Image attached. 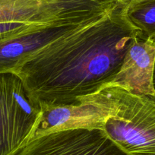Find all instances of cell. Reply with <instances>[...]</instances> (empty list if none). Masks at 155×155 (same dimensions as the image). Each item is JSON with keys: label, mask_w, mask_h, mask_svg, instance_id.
I'll return each instance as SVG.
<instances>
[{"label": "cell", "mask_w": 155, "mask_h": 155, "mask_svg": "<svg viewBox=\"0 0 155 155\" xmlns=\"http://www.w3.org/2000/svg\"><path fill=\"white\" fill-rule=\"evenodd\" d=\"M154 155H155V154H154Z\"/></svg>", "instance_id": "obj_11"}, {"label": "cell", "mask_w": 155, "mask_h": 155, "mask_svg": "<svg viewBox=\"0 0 155 155\" xmlns=\"http://www.w3.org/2000/svg\"><path fill=\"white\" fill-rule=\"evenodd\" d=\"M155 41L140 33L129 48L120 71L110 84L135 94L155 95L153 84Z\"/></svg>", "instance_id": "obj_5"}, {"label": "cell", "mask_w": 155, "mask_h": 155, "mask_svg": "<svg viewBox=\"0 0 155 155\" xmlns=\"http://www.w3.org/2000/svg\"><path fill=\"white\" fill-rule=\"evenodd\" d=\"M139 34L124 5L21 58L13 72L42 109L74 106L110 84Z\"/></svg>", "instance_id": "obj_1"}, {"label": "cell", "mask_w": 155, "mask_h": 155, "mask_svg": "<svg viewBox=\"0 0 155 155\" xmlns=\"http://www.w3.org/2000/svg\"><path fill=\"white\" fill-rule=\"evenodd\" d=\"M84 25L46 28L28 34L1 40L0 73L13 71L19 61L25 55Z\"/></svg>", "instance_id": "obj_6"}, {"label": "cell", "mask_w": 155, "mask_h": 155, "mask_svg": "<svg viewBox=\"0 0 155 155\" xmlns=\"http://www.w3.org/2000/svg\"><path fill=\"white\" fill-rule=\"evenodd\" d=\"M153 89H154V93H155V64H154V70H153Z\"/></svg>", "instance_id": "obj_10"}, {"label": "cell", "mask_w": 155, "mask_h": 155, "mask_svg": "<svg viewBox=\"0 0 155 155\" xmlns=\"http://www.w3.org/2000/svg\"><path fill=\"white\" fill-rule=\"evenodd\" d=\"M14 155H129L103 130L74 128L35 135Z\"/></svg>", "instance_id": "obj_4"}, {"label": "cell", "mask_w": 155, "mask_h": 155, "mask_svg": "<svg viewBox=\"0 0 155 155\" xmlns=\"http://www.w3.org/2000/svg\"><path fill=\"white\" fill-rule=\"evenodd\" d=\"M128 20L144 38L155 41V0H144L125 7Z\"/></svg>", "instance_id": "obj_7"}, {"label": "cell", "mask_w": 155, "mask_h": 155, "mask_svg": "<svg viewBox=\"0 0 155 155\" xmlns=\"http://www.w3.org/2000/svg\"><path fill=\"white\" fill-rule=\"evenodd\" d=\"M144 0H117V2L121 5H124L125 7H128L131 5H133L135 3L142 2Z\"/></svg>", "instance_id": "obj_9"}, {"label": "cell", "mask_w": 155, "mask_h": 155, "mask_svg": "<svg viewBox=\"0 0 155 155\" xmlns=\"http://www.w3.org/2000/svg\"><path fill=\"white\" fill-rule=\"evenodd\" d=\"M46 29V28H45ZM40 30L19 23H0V41L15 36L25 35Z\"/></svg>", "instance_id": "obj_8"}, {"label": "cell", "mask_w": 155, "mask_h": 155, "mask_svg": "<svg viewBox=\"0 0 155 155\" xmlns=\"http://www.w3.org/2000/svg\"><path fill=\"white\" fill-rule=\"evenodd\" d=\"M42 113L17 74L0 73V155H14L26 144Z\"/></svg>", "instance_id": "obj_3"}, {"label": "cell", "mask_w": 155, "mask_h": 155, "mask_svg": "<svg viewBox=\"0 0 155 155\" xmlns=\"http://www.w3.org/2000/svg\"><path fill=\"white\" fill-rule=\"evenodd\" d=\"M78 102L81 128L101 129L129 155L155 154V95L109 84Z\"/></svg>", "instance_id": "obj_2"}]
</instances>
